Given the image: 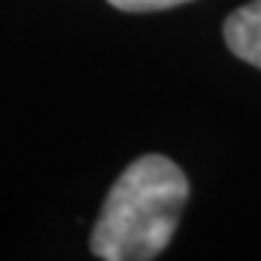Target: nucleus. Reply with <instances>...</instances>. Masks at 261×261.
Segmentation results:
<instances>
[{"label":"nucleus","mask_w":261,"mask_h":261,"mask_svg":"<svg viewBox=\"0 0 261 261\" xmlns=\"http://www.w3.org/2000/svg\"><path fill=\"white\" fill-rule=\"evenodd\" d=\"M189 197V180L163 154L134 160L105 197L90 250L105 261H148L168 247Z\"/></svg>","instance_id":"nucleus-1"},{"label":"nucleus","mask_w":261,"mask_h":261,"mask_svg":"<svg viewBox=\"0 0 261 261\" xmlns=\"http://www.w3.org/2000/svg\"><path fill=\"white\" fill-rule=\"evenodd\" d=\"M226 47L247 64L261 67V0L235 9L224 23Z\"/></svg>","instance_id":"nucleus-2"},{"label":"nucleus","mask_w":261,"mask_h":261,"mask_svg":"<svg viewBox=\"0 0 261 261\" xmlns=\"http://www.w3.org/2000/svg\"><path fill=\"white\" fill-rule=\"evenodd\" d=\"M111 6L122 12H154V9H171V6H180L186 0H108Z\"/></svg>","instance_id":"nucleus-3"}]
</instances>
